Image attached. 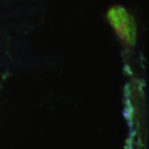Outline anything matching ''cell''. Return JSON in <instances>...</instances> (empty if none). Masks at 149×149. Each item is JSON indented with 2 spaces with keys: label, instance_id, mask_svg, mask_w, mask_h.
Segmentation results:
<instances>
[{
  "label": "cell",
  "instance_id": "cell-1",
  "mask_svg": "<svg viewBox=\"0 0 149 149\" xmlns=\"http://www.w3.org/2000/svg\"><path fill=\"white\" fill-rule=\"evenodd\" d=\"M108 17L112 24L121 32H128L133 26L131 17L121 7L113 8L109 12Z\"/></svg>",
  "mask_w": 149,
  "mask_h": 149
}]
</instances>
